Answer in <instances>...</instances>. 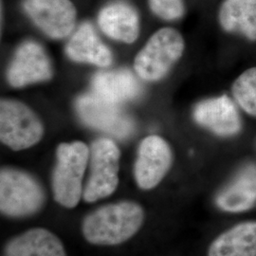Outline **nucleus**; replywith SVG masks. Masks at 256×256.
<instances>
[{
    "mask_svg": "<svg viewBox=\"0 0 256 256\" xmlns=\"http://www.w3.org/2000/svg\"><path fill=\"white\" fill-rule=\"evenodd\" d=\"M66 54L75 62L106 68L112 63V54L98 36L92 24L82 23L70 37Z\"/></svg>",
    "mask_w": 256,
    "mask_h": 256,
    "instance_id": "ddd939ff",
    "label": "nucleus"
},
{
    "mask_svg": "<svg viewBox=\"0 0 256 256\" xmlns=\"http://www.w3.org/2000/svg\"><path fill=\"white\" fill-rule=\"evenodd\" d=\"M52 76V68L48 56L42 46L32 41H27L19 46L7 72L10 84L14 88L44 82Z\"/></svg>",
    "mask_w": 256,
    "mask_h": 256,
    "instance_id": "9b49d317",
    "label": "nucleus"
},
{
    "mask_svg": "<svg viewBox=\"0 0 256 256\" xmlns=\"http://www.w3.org/2000/svg\"><path fill=\"white\" fill-rule=\"evenodd\" d=\"M232 97L241 111L256 119V66L248 68L236 78Z\"/></svg>",
    "mask_w": 256,
    "mask_h": 256,
    "instance_id": "6ab92c4d",
    "label": "nucleus"
},
{
    "mask_svg": "<svg viewBox=\"0 0 256 256\" xmlns=\"http://www.w3.org/2000/svg\"><path fill=\"white\" fill-rule=\"evenodd\" d=\"M44 202V192L30 174L14 169H3L0 174V209L9 216L34 214Z\"/></svg>",
    "mask_w": 256,
    "mask_h": 256,
    "instance_id": "423d86ee",
    "label": "nucleus"
},
{
    "mask_svg": "<svg viewBox=\"0 0 256 256\" xmlns=\"http://www.w3.org/2000/svg\"><path fill=\"white\" fill-rule=\"evenodd\" d=\"M149 6L156 16L166 21L182 18L185 14L183 0H149Z\"/></svg>",
    "mask_w": 256,
    "mask_h": 256,
    "instance_id": "aec40b11",
    "label": "nucleus"
},
{
    "mask_svg": "<svg viewBox=\"0 0 256 256\" xmlns=\"http://www.w3.org/2000/svg\"><path fill=\"white\" fill-rule=\"evenodd\" d=\"M144 221V210L137 203H114L90 214L82 223L86 239L96 245H117L132 238Z\"/></svg>",
    "mask_w": 256,
    "mask_h": 256,
    "instance_id": "f257e3e1",
    "label": "nucleus"
},
{
    "mask_svg": "<svg viewBox=\"0 0 256 256\" xmlns=\"http://www.w3.org/2000/svg\"><path fill=\"white\" fill-rule=\"evenodd\" d=\"M192 117L196 124L218 137H234L243 128L240 108L232 97L226 94L198 102Z\"/></svg>",
    "mask_w": 256,
    "mask_h": 256,
    "instance_id": "6e6552de",
    "label": "nucleus"
},
{
    "mask_svg": "<svg viewBox=\"0 0 256 256\" xmlns=\"http://www.w3.org/2000/svg\"><path fill=\"white\" fill-rule=\"evenodd\" d=\"M44 128L36 114L26 104L5 99L0 104V138L12 150L27 149L43 137Z\"/></svg>",
    "mask_w": 256,
    "mask_h": 256,
    "instance_id": "39448f33",
    "label": "nucleus"
},
{
    "mask_svg": "<svg viewBox=\"0 0 256 256\" xmlns=\"http://www.w3.org/2000/svg\"><path fill=\"white\" fill-rule=\"evenodd\" d=\"M90 150L82 142L61 144L56 151L57 162L52 174L54 200L66 208H74L82 196V180Z\"/></svg>",
    "mask_w": 256,
    "mask_h": 256,
    "instance_id": "f03ea898",
    "label": "nucleus"
},
{
    "mask_svg": "<svg viewBox=\"0 0 256 256\" xmlns=\"http://www.w3.org/2000/svg\"><path fill=\"white\" fill-rule=\"evenodd\" d=\"M218 21L224 32L256 42V0H224Z\"/></svg>",
    "mask_w": 256,
    "mask_h": 256,
    "instance_id": "dca6fc26",
    "label": "nucleus"
},
{
    "mask_svg": "<svg viewBox=\"0 0 256 256\" xmlns=\"http://www.w3.org/2000/svg\"><path fill=\"white\" fill-rule=\"evenodd\" d=\"M30 18L45 34L54 39L68 36L76 23V9L70 0H24Z\"/></svg>",
    "mask_w": 256,
    "mask_h": 256,
    "instance_id": "1a4fd4ad",
    "label": "nucleus"
},
{
    "mask_svg": "<svg viewBox=\"0 0 256 256\" xmlns=\"http://www.w3.org/2000/svg\"><path fill=\"white\" fill-rule=\"evenodd\" d=\"M92 88L99 97L117 104L136 99L142 92L136 76L128 70L96 74L92 79Z\"/></svg>",
    "mask_w": 256,
    "mask_h": 256,
    "instance_id": "4468645a",
    "label": "nucleus"
},
{
    "mask_svg": "<svg viewBox=\"0 0 256 256\" xmlns=\"http://www.w3.org/2000/svg\"><path fill=\"white\" fill-rule=\"evenodd\" d=\"M209 256H256V222H245L216 238Z\"/></svg>",
    "mask_w": 256,
    "mask_h": 256,
    "instance_id": "a211bd4d",
    "label": "nucleus"
},
{
    "mask_svg": "<svg viewBox=\"0 0 256 256\" xmlns=\"http://www.w3.org/2000/svg\"><path fill=\"white\" fill-rule=\"evenodd\" d=\"M185 41L182 34L173 28H162L156 32L138 54L134 68L146 81L162 79L182 58Z\"/></svg>",
    "mask_w": 256,
    "mask_h": 256,
    "instance_id": "7ed1b4c3",
    "label": "nucleus"
},
{
    "mask_svg": "<svg viewBox=\"0 0 256 256\" xmlns=\"http://www.w3.org/2000/svg\"><path fill=\"white\" fill-rule=\"evenodd\" d=\"M173 155L164 138L156 135L144 138L138 150L134 176L140 188L149 190L162 180L171 168Z\"/></svg>",
    "mask_w": 256,
    "mask_h": 256,
    "instance_id": "9d476101",
    "label": "nucleus"
},
{
    "mask_svg": "<svg viewBox=\"0 0 256 256\" xmlns=\"http://www.w3.org/2000/svg\"><path fill=\"white\" fill-rule=\"evenodd\" d=\"M5 256H66L63 244L45 229H32L12 239L5 250Z\"/></svg>",
    "mask_w": 256,
    "mask_h": 256,
    "instance_id": "f3484780",
    "label": "nucleus"
},
{
    "mask_svg": "<svg viewBox=\"0 0 256 256\" xmlns=\"http://www.w3.org/2000/svg\"><path fill=\"white\" fill-rule=\"evenodd\" d=\"M98 24L110 38L124 43H133L140 34L137 10L126 2L110 3L101 10Z\"/></svg>",
    "mask_w": 256,
    "mask_h": 256,
    "instance_id": "f8f14e48",
    "label": "nucleus"
},
{
    "mask_svg": "<svg viewBox=\"0 0 256 256\" xmlns=\"http://www.w3.org/2000/svg\"><path fill=\"white\" fill-rule=\"evenodd\" d=\"M119 148L108 138L96 140L90 147L88 180L82 192L84 200L94 202L114 192L119 183Z\"/></svg>",
    "mask_w": 256,
    "mask_h": 256,
    "instance_id": "20e7f679",
    "label": "nucleus"
},
{
    "mask_svg": "<svg viewBox=\"0 0 256 256\" xmlns=\"http://www.w3.org/2000/svg\"><path fill=\"white\" fill-rule=\"evenodd\" d=\"M76 110L82 122L112 137L126 138L134 132V122L120 104L93 94H86L76 101Z\"/></svg>",
    "mask_w": 256,
    "mask_h": 256,
    "instance_id": "0eeeda50",
    "label": "nucleus"
},
{
    "mask_svg": "<svg viewBox=\"0 0 256 256\" xmlns=\"http://www.w3.org/2000/svg\"><path fill=\"white\" fill-rule=\"evenodd\" d=\"M256 202V164L244 166L216 198L220 209L239 212L250 209Z\"/></svg>",
    "mask_w": 256,
    "mask_h": 256,
    "instance_id": "2eb2a0df",
    "label": "nucleus"
}]
</instances>
